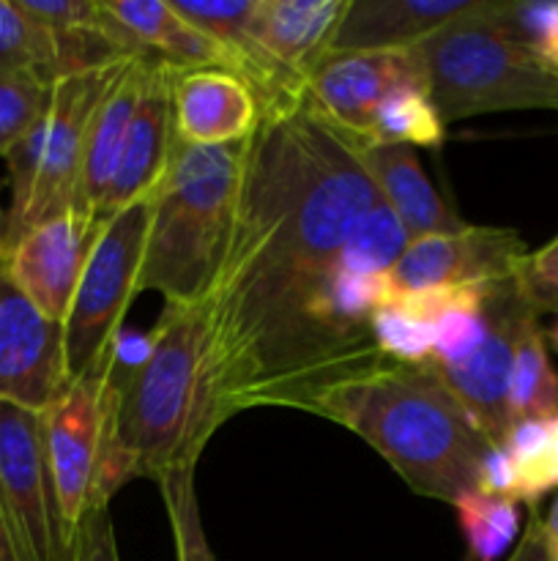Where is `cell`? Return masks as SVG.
<instances>
[{"mask_svg": "<svg viewBox=\"0 0 558 561\" xmlns=\"http://www.w3.org/2000/svg\"><path fill=\"white\" fill-rule=\"evenodd\" d=\"M159 488H162L164 507H167L170 526H173L178 561H213L206 531H202L200 510H197L195 469L173 471V474L162 477Z\"/></svg>", "mask_w": 558, "mask_h": 561, "instance_id": "cell-29", "label": "cell"}, {"mask_svg": "<svg viewBox=\"0 0 558 561\" xmlns=\"http://www.w3.org/2000/svg\"><path fill=\"white\" fill-rule=\"evenodd\" d=\"M490 0H348L328 53L419 47L432 33L474 16Z\"/></svg>", "mask_w": 558, "mask_h": 561, "instance_id": "cell-17", "label": "cell"}, {"mask_svg": "<svg viewBox=\"0 0 558 561\" xmlns=\"http://www.w3.org/2000/svg\"><path fill=\"white\" fill-rule=\"evenodd\" d=\"M102 222L85 214H60L33 228L9 255L3 266L11 283L38 307L49 321L63 327L82 268L91 255Z\"/></svg>", "mask_w": 558, "mask_h": 561, "instance_id": "cell-14", "label": "cell"}, {"mask_svg": "<svg viewBox=\"0 0 558 561\" xmlns=\"http://www.w3.org/2000/svg\"><path fill=\"white\" fill-rule=\"evenodd\" d=\"M377 201L359 140L310 96L260 113L202 299L224 422L268 405L306 411L323 389L367 373L323 323V296L339 247Z\"/></svg>", "mask_w": 558, "mask_h": 561, "instance_id": "cell-1", "label": "cell"}, {"mask_svg": "<svg viewBox=\"0 0 558 561\" xmlns=\"http://www.w3.org/2000/svg\"><path fill=\"white\" fill-rule=\"evenodd\" d=\"M539 323V307L531 299L523 272L490 285L487 296V334L479 348L454 367H435L449 392L457 398L476 431L503 447L512 427L509 416V378L518 343L531 327Z\"/></svg>", "mask_w": 558, "mask_h": 561, "instance_id": "cell-9", "label": "cell"}, {"mask_svg": "<svg viewBox=\"0 0 558 561\" xmlns=\"http://www.w3.org/2000/svg\"><path fill=\"white\" fill-rule=\"evenodd\" d=\"M542 537H545L547 559L558 561V493L550 504V513L542 520Z\"/></svg>", "mask_w": 558, "mask_h": 561, "instance_id": "cell-37", "label": "cell"}, {"mask_svg": "<svg viewBox=\"0 0 558 561\" xmlns=\"http://www.w3.org/2000/svg\"><path fill=\"white\" fill-rule=\"evenodd\" d=\"M224 425L213 381L211 337L200 305H167L151 332V348L126 376L104 381V436L88 513L137 477L195 469L213 433Z\"/></svg>", "mask_w": 558, "mask_h": 561, "instance_id": "cell-2", "label": "cell"}, {"mask_svg": "<svg viewBox=\"0 0 558 561\" xmlns=\"http://www.w3.org/2000/svg\"><path fill=\"white\" fill-rule=\"evenodd\" d=\"M474 491L485 496H503L514 499V463L503 447H490L476 469V488Z\"/></svg>", "mask_w": 558, "mask_h": 561, "instance_id": "cell-35", "label": "cell"}, {"mask_svg": "<svg viewBox=\"0 0 558 561\" xmlns=\"http://www.w3.org/2000/svg\"><path fill=\"white\" fill-rule=\"evenodd\" d=\"M460 531L474 561H496L507 553L520 531V510L514 499L485 496L479 491L460 493L452 502Z\"/></svg>", "mask_w": 558, "mask_h": 561, "instance_id": "cell-24", "label": "cell"}, {"mask_svg": "<svg viewBox=\"0 0 558 561\" xmlns=\"http://www.w3.org/2000/svg\"><path fill=\"white\" fill-rule=\"evenodd\" d=\"M151 197L120 208L102 222L63 321L69 383L107 370L113 359L120 323L137 296L151 225Z\"/></svg>", "mask_w": 558, "mask_h": 561, "instance_id": "cell-7", "label": "cell"}, {"mask_svg": "<svg viewBox=\"0 0 558 561\" xmlns=\"http://www.w3.org/2000/svg\"><path fill=\"white\" fill-rule=\"evenodd\" d=\"M490 5L419 44L443 124L503 110H558V71L492 25Z\"/></svg>", "mask_w": 558, "mask_h": 561, "instance_id": "cell-6", "label": "cell"}, {"mask_svg": "<svg viewBox=\"0 0 558 561\" xmlns=\"http://www.w3.org/2000/svg\"><path fill=\"white\" fill-rule=\"evenodd\" d=\"M547 337H550L553 348L558 351V305H556V323H553V329H550V332H547Z\"/></svg>", "mask_w": 558, "mask_h": 561, "instance_id": "cell-39", "label": "cell"}, {"mask_svg": "<svg viewBox=\"0 0 558 561\" xmlns=\"http://www.w3.org/2000/svg\"><path fill=\"white\" fill-rule=\"evenodd\" d=\"M260 121L257 96L239 75L222 69L175 71L173 126L189 146L241 142Z\"/></svg>", "mask_w": 558, "mask_h": 561, "instance_id": "cell-16", "label": "cell"}, {"mask_svg": "<svg viewBox=\"0 0 558 561\" xmlns=\"http://www.w3.org/2000/svg\"><path fill=\"white\" fill-rule=\"evenodd\" d=\"M509 561H550L547 559L545 537H542V518L536 515V510H531L528 526H525L523 537H520L518 548H514Z\"/></svg>", "mask_w": 558, "mask_h": 561, "instance_id": "cell-36", "label": "cell"}, {"mask_svg": "<svg viewBox=\"0 0 558 561\" xmlns=\"http://www.w3.org/2000/svg\"><path fill=\"white\" fill-rule=\"evenodd\" d=\"M410 236L394 208L377 201L359 222L350 228L348 239L339 247L337 263L350 274H386L408 250Z\"/></svg>", "mask_w": 558, "mask_h": 561, "instance_id": "cell-23", "label": "cell"}, {"mask_svg": "<svg viewBox=\"0 0 558 561\" xmlns=\"http://www.w3.org/2000/svg\"><path fill=\"white\" fill-rule=\"evenodd\" d=\"M175 66L167 60L151 58L142 80L140 102H137L135 121L126 135L124 153H120L118 170L109 184L107 197L102 203L98 219L113 217L120 208L137 201H146L156 192L164 170H167L170 151L175 142L173 126V80Z\"/></svg>", "mask_w": 558, "mask_h": 561, "instance_id": "cell-15", "label": "cell"}, {"mask_svg": "<svg viewBox=\"0 0 558 561\" xmlns=\"http://www.w3.org/2000/svg\"><path fill=\"white\" fill-rule=\"evenodd\" d=\"M523 283L534 305L542 310H556L558 305V236L542 250L531 252L523 266Z\"/></svg>", "mask_w": 558, "mask_h": 561, "instance_id": "cell-33", "label": "cell"}, {"mask_svg": "<svg viewBox=\"0 0 558 561\" xmlns=\"http://www.w3.org/2000/svg\"><path fill=\"white\" fill-rule=\"evenodd\" d=\"M0 510L20 561H74L44 449L42 411L0 400Z\"/></svg>", "mask_w": 558, "mask_h": 561, "instance_id": "cell-8", "label": "cell"}, {"mask_svg": "<svg viewBox=\"0 0 558 561\" xmlns=\"http://www.w3.org/2000/svg\"><path fill=\"white\" fill-rule=\"evenodd\" d=\"M306 411L356 433L414 493L449 504L474 491L476 469L492 447L430 362L386 359L323 389Z\"/></svg>", "mask_w": 558, "mask_h": 561, "instance_id": "cell-3", "label": "cell"}, {"mask_svg": "<svg viewBox=\"0 0 558 561\" xmlns=\"http://www.w3.org/2000/svg\"><path fill=\"white\" fill-rule=\"evenodd\" d=\"M104 381H107V370L71 381L63 394L42 411L44 449H47L55 499H58L60 518L74 546L82 520L88 518L93 474H96L98 449H102Z\"/></svg>", "mask_w": 558, "mask_h": 561, "instance_id": "cell-11", "label": "cell"}, {"mask_svg": "<svg viewBox=\"0 0 558 561\" xmlns=\"http://www.w3.org/2000/svg\"><path fill=\"white\" fill-rule=\"evenodd\" d=\"M372 337L388 362L427 365L432 359V323L410 316L403 307L386 305L372 316Z\"/></svg>", "mask_w": 558, "mask_h": 561, "instance_id": "cell-30", "label": "cell"}, {"mask_svg": "<svg viewBox=\"0 0 558 561\" xmlns=\"http://www.w3.org/2000/svg\"><path fill=\"white\" fill-rule=\"evenodd\" d=\"M558 488V416L550 420V433L547 442L528 463L514 469V502L528 504L536 510V504Z\"/></svg>", "mask_w": 558, "mask_h": 561, "instance_id": "cell-32", "label": "cell"}, {"mask_svg": "<svg viewBox=\"0 0 558 561\" xmlns=\"http://www.w3.org/2000/svg\"><path fill=\"white\" fill-rule=\"evenodd\" d=\"M0 228H3V214H0Z\"/></svg>", "mask_w": 558, "mask_h": 561, "instance_id": "cell-40", "label": "cell"}, {"mask_svg": "<svg viewBox=\"0 0 558 561\" xmlns=\"http://www.w3.org/2000/svg\"><path fill=\"white\" fill-rule=\"evenodd\" d=\"M11 69H36L58 82V38L38 25L20 0H0V71Z\"/></svg>", "mask_w": 558, "mask_h": 561, "instance_id": "cell-26", "label": "cell"}, {"mask_svg": "<svg viewBox=\"0 0 558 561\" xmlns=\"http://www.w3.org/2000/svg\"><path fill=\"white\" fill-rule=\"evenodd\" d=\"M509 416L523 420H553L558 416V373L547 356L542 327H531L518 343L509 378Z\"/></svg>", "mask_w": 558, "mask_h": 561, "instance_id": "cell-22", "label": "cell"}, {"mask_svg": "<svg viewBox=\"0 0 558 561\" xmlns=\"http://www.w3.org/2000/svg\"><path fill=\"white\" fill-rule=\"evenodd\" d=\"M66 387L63 327L38 312L0 261V400L44 411Z\"/></svg>", "mask_w": 558, "mask_h": 561, "instance_id": "cell-12", "label": "cell"}, {"mask_svg": "<svg viewBox=\"0 0 558 561\" xmlns=\"http://www.w3.org/2000/svg\"><path fill=\"white\" fill-rule=\"evenodd\" d=\"M109 14L129 31L151 58L167 60L181 71L222 69L235 75V60L211 36L186 22L164 0H104Z\"/></svg>", "mask_w": 558, "mask_h": 561, "instance_id": "cell-21", "label": "cell"}, {"mask_svg": "<svg viewBox=\"0 0 558 561\" xmlns=\"http://www.w3.org/2000/svg\"><path fill=\"white\" fill-rule=\"evenodd\" d=\"M53 85L47 75L36 69L0 71V157L38 124L53 102Z\"/></svg>", "mask_w": 558, "mask_h": 561, "instance_id": "cell-27", "label": "cell"}, {"mask_svg": "<svg viewBox=\"0 0 558 561\" xmlns=\"http://www.w3.org/2000/svg\"><path fill=\"white\" fill-rule=\"evenodd\" d=\"M405 88L427 91L419 47L326 53L306 77V96L317 113L356 140L370 137L381 104Z\"/></svg>", "mask_w": 558, "mask_h": 561, "instance_id": "cell-10", "label": "cell"}, {"mask_svg": "<svg viewBox=\"0 0 558 561\" xmlns=\"http://www.w3.org/2000/svg\"><path fill=\"white\" fill-rule=\"evenodd\" d=\"M490 296V294H487ZM487 334V299L449 310L432 323V365L454 367L468 359Z\"/></svg>", "mask_w": 558, "mask_h": 561, "instance_id": "cell-31", "label": "cell"}, {"mask_svg": "<svg viewBox=\"0 0 558 561\" xmlns=\"http://www.w3.org/2000/svg\"><path fill=\"white\" fill-rule=\"evenodd\" d=\"M151 55H140L126 64L118 80L113 82L104 99L98 102L85 135V151H82L80 192H77V214L98 219L102 203L107 197L109 184L118 170L120 153H124L126 135L135 121L137 102H140L142 80ZM102 222V219H98Z\"/></svg>", "mask_w": 558, "mask_h": 561, "instance_id": "cell-18", "label": "cell"}, {"mask_svg": "<svg viewBox=\"0 0 558 561\" xmlns=\"http://www.w3.org/2000/svg\"><path fill=\"white\" fill-rule=\"evenodd\" d=\"M443 140H446V124L438 115L430 93L419 91V88H405V91L392 93L381 104L370 137L364 142L441 148Z\"/></svg>", "mask_w": 558, "mask_h": 561, "instance_id": "cell-25", "label": "cell"}, {"mask_svg": "<svg viewBox=\"0 0 558 561\" xmlns=\"http://www.w3.org/2000/svg\"><path fill=\"white\" fill-rule=\"evenodd\" d=\"M124 64L60 77L38 124L9 151V208L0 228V261L38 225L77 208L88 124Z\"/></svg>", "mask_w": 558, "mask_h": 561, "instance_id": "cell-5", "label": "cell"}, {"mask_svg": "<svg viewBox=\"0 0 558 561\" xmlns=\"http://www.w3.org/2000/svg\"><path fill=\"white\" fill-rule=\"evenodd\" d=\"M246 140L189 146L175 137L167 170L151 197L137 294L159 290L167 305L206 299L233 228Z\"/></svg>", "mask_w": 558, "mask_h": 561, "instance_id": "cell-4", "label": "cell"}, {"mask_svg": "<svg viewBox=\"0 0 558 561\" xmlns=\"http://www.w3.org/2000/svg\"><path fill=\"white\" fill-rule=\"evenodd\" d=\"M487 20L558 71V0H492Z\"/></svg>", "mask_w": 558, "mask_h": 561, "instance_id": "cell-28", "label": "cell"}, {"mask_svg": "<svg viewBox=\"0 0 558 561\" xmlns=\"http://www.w3.org/2000/svg\"><path fill=\"white\" fill-rule=\"evenodd\" d=\"M359 159L383 201L405 225L410 241L425 239V236L457 233L465 228L463 219L438 195L410 146L359 140Z\"/></svg>", "mask_w": 558, "mask_h": 561, "instance_id": "cell-19", "label": "cell"}, {"mask_svg": "<svg viewBox=\"0 0 558 561\" xmlns=\"http://www.w3.org/2000/svg\"><path fill=\"white\" fill-rule=\"evenodd\" d=\"M0 561H20V557H16L14 540H11L9 524H5L3 510H0Z\"/></svg>", "mask_w": 558, "mask_h": 561, "instance_id": "cell-38", "label": "cell"}, {"mask_svg": "<svg viewBox=\"0 0 558 561\" xmlns=\"http://www.w3.org/2000/svg\"><path fill=\"white\" fill-rule=\"evenodd\" d=\"M74 561H120L113 518H109L107 510L88 513V518L82 520V529L74 548Z\"/></svg>", "mask_w": 558, "mask_h": 561, "instance_id": "cell-34", "label": "cell"}, {"mask_svg": "<svg viewBox=\"0 0 558 561\" xmlns=\"http://www.w3.org/2000/svg\"><path fill=\"white\" fill-rule=\"evenodd\" d=\"M348 0H260L252 36L260 53L306 82L328 53Z\"/></svg>", "mask_w": 558, "mask_h": 561, "instance_id": "cell-20", "label": "cell"}, {"mask_svg": "<svg viewBox=\"0 0 558 561\" xmlns=\"http://www.w3.org/2000/svg\"><path fill=\"white\" fill-rule=\"evenodd\" d=\"M525 257L528 252L518 230L465 225L457 233L410 241L388 277L397 290L501 283L523 272Z\"/></svg>", "mask_w": 558, "mask_h": 561, "instance_id": "cell-13", "label": "cell"}]
</instances>
